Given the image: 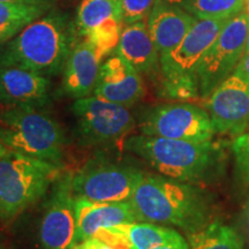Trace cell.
Wrapping results in <instances>:
<instances>
[{
	"mask_svg": "<svg viewBox=\"0 0 249 249\" xmlns=\"http://www.w3.org/2000/svg\"><path fill=\"white\" fill-rule=\"evenodd\" d=\"M130 204L138 222L178 227L196 233L213 223V204L208 193L197 185L144 172Z\"/></svg>",
	"mask_w": 249,
	"mask_h": 249,
	"instance_id": "6da1fadb",
	"label": "cell"
},
{
	"mask_svg": "<svg viewBox=\"0 0 249 249\" xmlns=\"http://www.w3.org/2000/svg\"><path fill=\"white\" fill-rule=\"evenodd\" d=\"M75 21L52 8L0 44V67H20L51 77L62 73L71 49L79 39Z\"/></svg>",
	"mask_w": 249,
	"mask_h": 249,
	"instance_id": "7a4b0ae2",
	"label": "cell"
},
{
	"mask_svg": "<svg viewBox=\"0 0 249 249\" xmlns=\"http://www.w3.org/2000/svg\"><path fill=\"white\" fill-rule=\"evenodd\" d=\"M124 147L161 176L193 185L218 178L225 161L224 148L213 141L193 142L135 134L124 140Z\"/></svg>",
	"mask_w": 249,
	"mask_h": 249,
	"instance_id": "3957f363",
	"label": "cell"
},
{
	"mask_svg": "<svg viewBox=\"0 0 249 249\" xmlns=\"http://www.w3.org/2000/svg\"><path fill=\"white\" fill-rule=\"evenodd\" d=\"M0 140L13 151L60 167L64 165L66 136L45 108L1 105Z\"/></svg>",
	"mask_w": 249,
	"mask_h": 249,
	"instance_id": "277c9868",
	"label": "cell"
},
{
	"mask_svg": "<svg viewBox=\"0 0 249 249\" xmlns=\"http://www.w3.org/2000/svg\"><path fill=\"white\" fill-rule=\"evenodd\" d=\"M230 18H197L183 39L160 57V95L187 101L200 96L197 71L200 62Z\"/></svg>",
	"mask_w": 249,
	"mask_h": 249,
	"instance_id": "5b68a950",
	"label": "cell"
},
{
	"mask_svg": "<svg viewBox=\"0 0 249 249\" xmlns=\"http://www.w3.org/2000/svg\"><path fill=\"white\" fill-rule=\"evenodd\" d=\"M62 167L12 150L0 158V217L11 220L38 202Z\"/></svg>",
	"mask_w": 249,
	"mask_h": 249,
	"instance_id": "8992f818",
	"label": "cell"
},
{
	"mask_svg": "<svg viewBox=\"0 0 249 249\" xmlns=\"http://www.w3.org/2000/svg\"><path fill=\"white\" fill-rule=\"evenodd\" d=\"M144 172L128 160L96 154L71 172V189L76 197L90 201H129Z\"/></svg>",
	"mask_w": 249,
	"mask_h": 249,
	"instance_id": "52a82bcc",
	"label": "cell"
},
{
	"mask_svg": "<svg viewBox=\"0 0 249 249\" xmlns=\"http://www.w3.org/2000/svg\"><path fill=\"white\" fill-rule=\"evenodd\" d=\"M74 134L85 147L103 148L116 144L135 127L129 107L96 96L79 98L71 107Z\"/></svg>",
	"mask_w": 249,
	"mask_h": 249,
	"instance_id": "ba28073f",
	"label": "cell"
},
{
	"mask_svg": "<svg viewBox=\"0 0 249 249\" xmlns=\"http://www.w3.org/2000/svg\"><path fill=\"white\" fill-rule=\"evenodd\" d=\"M140 134L193 142L213 141L214 127L208 111L189 103L158 105L143 113Z\"/></svg>",
	"mask_w": 249,
	"mask_h": 249,
	"instance_id": "9c48e42d",
	"label": "cell"
},
{
	"mask_svg": "<svg viewBox=\"0 0 249 249\" xmlns=\"http://www.w3.org/2000/svg\"><path fill=\"white\" fill-rule=\"evenodd\" d=\"M248 34L249 17L245 11L225 24L198 66V91L202 97L207 98L234 71L245 54Z\"/></svg>",
	"mask_w": 249,
	"mask_h": 249,
	"instance_id": "30bf717a",
	"label": "cell"
},
{
	"mask_svg": "<svg viewBox=\"0 0 249 249\" xmlns=\"http://www.w3.org/2000/svg\"><path fill=\"white\" fill-rule=\"evenodd\" d=\"M39 241L43 249H71L80 244L71 172L62 173L52 185L43 210Z\"/></svg>",
	"mask_w": 249,
	"mask_h": 249,
	"instance_id": "8fae6325",
	"label": "cell"
},
{
	"mask_svg": "<svg viewBox=\"0 0 249 249\" xmlns=\"http://www.w3.org/2000/svg\"><path fill=\"white\" fill-rule=\"evenodd\" d=\"M216 133L238 136L249 129V82L231 74L205 101Z\"/></svg>",
	"mask_w": 249,
	"mask_h": 249,
	"instance_id": "7c38bea8",
	"label": "cell"
},
{
	"mask_svg": "<svg viewBox=\"0 0 249 249\" xmlns=\"http://www.w3.org/2000/svg\"><path fill=\"white\" fill-rule=\"evenodd\" d=\"M93 96L130 107L144 96L142 75L124 59L114 54L102 64Z\"/></svg>",
	"mask_w": 249,
	"mask_h": 249,
	"instance_id": "4fadbf2b",
	"label": "cell"
},
{
	"mask_svg": "<svg viewBox=\"0 0 249 249\" xmlns=\"http://www.w3.org/2000/svg\"><path fill=\"white\" fill-rule=\"evenodd\" d=\"M49 77L20 67H0V104L46 108L51 105Z\"/></svg>",
	"mask_w": 249,
	"mask_h": 249,
	"instance_id": "5bb4252c",
	"label": "cell"
},
{
	"mask_svg": "<svg viewBox=\"0 0 249 249\" xmlns=\"http://www.w3.org/2000/svg\"><path fill=\"white\" fill-rule=\"evenodd\" d=\"M102 59L86 39H77L62 71V91L66 96L79 99L93 93L97 82Z\"/></svg>",
	"mask_w": 249,
	"mask_h": 249,
	"instance_id": "9a60e30c",
	"label": "cell"
},
{
	"mask_svg": "<svg viewBox=\"0 0 249 249\" xmlns=\"http://www.w3.org/2000/svg\"><path fill=\"white\" fill-rule=\"evenodd\" d=\"M196 21L197 18L194 15L166 0L156 2L147 18V24L160 57L181 42Z\"/></svg>",
	"mask_w": 249,
	"mask_h": 249,
	"instance_id": "2e32d148",
	"label": "cell"
},
{
	"mask_svg": "<svg viewBox=\"0 0 249 249\" xmlns=\"http://www.w3.org/2000/svg\"><path fill=\"white\" fill-rule=\"evenodd\" d=\"M79 241L91 238L99 229L138 222L129 201L95 202L75 196Z\"/></svg>",
	"mask_w": 249,
	"mask_h": 249,
	"instance_id": "e0dca14e",
	"label": "cell"
},
{
	"mask_svg": "<svg viewBox=\"0 0 249 249\" xmlns=\"http://www.w3.org/2000/svg\"><path fill=\"white\" fill-rule=\"evenodd\" d=\"M116 54L141 75L152 77L160 73V55L149 33L147 20L124 26Z\"/></svg>",
	"mask_w": 249,
	"mask_h": 249,
	"instance_id": "ac0fdd59",
	"label": "cell"
},
{
	"mask_svg": "<svg viewBox=\"0 0 249 249\" xmlns=\"http://www.w3.org/2000/svg\"><path fill=\"white\" fill-rule=\"evenodd\" d=\"M118 226L128 239L130 249H155L186 240L178 231L160 224L135 222Z\"/></svg>",
	"mask_w": 249,
	"mask_h": 249,
	"instance_id": "d6986e66",
	"label": "cell"
},
{
	"mask_svg": "<svg viewBox=\"0 0 249 249\" xmlns=\"http://www.w3.org/2000/svg\"><path fill=\"white\" fill-rule=\"evenodd\" d=\"M53 7L0 1V44L14 38L28 24L42 18Z\"/></svg>",
	"mask_w": 249,
	"mask_h": 249,
	"instance_id": "ffe728a7",
	"label": "cell"
},
{
	"mask_svg": "<svg viewBox=\"0 0 249 249\" xmlns=\"http://www.w3.org/2000/svg\"><path fill=\"white\" fill-rule=\"evenodd\" d=\"M189 249H244V239L233 227L218 222L187 234Z\"/></svg>",
	"mask_w": 249,
	"mask_h": 249,
	"instance_id": "44dd1931",
	"label": "cell"
},
{
	"mask_svg": "<svg viewBox=\"0 0 249 249\" xmlns=\"http://www.w3.org/2000/svg\"><path fill=\"white\" fill-rule=\"evenodd\" d=\"M112 17L123 18L121 0H81L74 20L77 34L82 37L91 28Z\"/></svg>",
	"mask_w": 249,
	"mask_h": 249,
	"instance_id": "7402d4cb",
	"label": "cell"
},
{
	"mask_svg": "<svg viewBox=\"0 0 249 249\" xmlns=\"http://www.w3.org/2000/svg\"><path fill=\"white\" fill-rule=\"evenodd\" d=\"M196 18H231L244 11L246 0H166Z\"/></svg>",
	"mask_w": 249,
	"mask_h": 249,
	"instance_id": "603a6c76",
	"label": "cell"
},
{
	"mask_svg": "<svg viewBox=\"0 0 249 249\" xmlns=\"http://www.w3.org/2000/svg\"><path fill=\"white\" fill-rule=\"evenodd\" d=\"M124 28L123 18L112 17L87 31L81 38L89 42L103 60L116 52Z\"/></svg>",
	"mask_w": 249,
	"mask_h": 249,
	"instance_id": "cb8c5ba5",
	"label": "cell"
},
{
	"mask_svg": "<svg viewBox=\"0 0 249 249\" xmlns=\"http://www.w3.org/2000/svg\"><path fill=\"white\" fill-rule=\"evenodd\" d=\"M235 169L246 185H249V130L235 136L232 142Z\"/></svg>",
	"mask_w": 249,
	"mask_h": 249,
	"instance_id": "d4e9b609",
	"label": "cell"
},
{
	"mask_svg": "<svg viewBox=\"0 0 249 249\" xmlns=\"http://www.w3.org/2000/svg\"><path fill=\"white\" fill-rule=\"evenodd\" d=\"M158 0H121L124 24H132L147 20L151 9Z\"/></svg>",
	"mask_w": 249,
	"mask_h": 249,
	"instance_id": "484cf974",
	"label": "cell"
},
{
	"mask_svg": "<svg viewBox=\"0 0 249 249\" xmlns=\"http://www.w3.org/2000/svg\"><path fill=\"white\" fill-rule=\"evenodd\" d=\"M232 74H235V75L240 76L249 82V53L244 54V57L241 58L240 62H239Z\"/></svg>",
	"mask_w": 249,
	"mask_h": 249,
	"instance_id": "4316f807",
	"label": "cell"
},
{
	"mask_svg": "<svg viewBox=\"0 0 249 249\" xmlns=\"http://www.w3.org/2000/svg\"><path fill=\"white\" fill-rule=\"evenodd\" d=\"M81 248L82 249H113L111 246H108L105 242H103L99 239L91 236V238L86 239L82 242H80Z\"/></svg>",
	"mask_w": 249,
	"mask_h": 249,
	"instance_id": "83f0119b",
	"label": "cell"
},
{
	"mask_svg": "<svg viewBox=\"0 0 249 249\" xmlns=\"http://www.w3.org/2000/svg\"><path fill=\"white\" fill-rule=\"evenodd\" d=\"M2 2H12V4H26V5H39L53 7L55 0H0Z\"/></svg>",
	"mask_w": 249,
	"mask_h": 249,
	"instance_id": "f1b7e54d",
	"label": "cell"
},
{
	"mask_svg": "<svg viewBox=\"0 0 249 249\" xmlns=\"http://www.w3.org/2000/svg\"><path fill=\"white\" fill-rule=\"evenodd\" d=\"M155 249H189V244H188V241L185 240L182 242H179V244L160 246V247H157Z\"/></svg>",
	"mask_w": 249,
	"mask_h": 249,
	"instance_id": "f546056e",
	"label": "cell"
},
{
	"mask_svg": "<svg viewBox=\"0 0 249 249\" xmlns=\"http://www.w3.org/2000/svg\"><path fill=\"white\" fill-rule=\"evenodd\" d=\"M11 151H12L11 149H9L7 145L5 144V143L2 142L1 140H0V158H2V157H5V156H7Z\"/></svg>",
	"mask_w": 249,
	"mask_h": 249,
	"instance_id": "4dcf8cb0",
	"label": "cell"
},
{
	"mask_svg": "<svg viewBox=\"0 0 249 249\" xmlns=\"http://www.w3.org/2000/svg\"><path fill=\"white\" fill-rule=\"evenodd\" d=\"M249 53V34H248V37H247V43H246V49H245V54Z\"/></svg>",
	"mask_w": 249,
	"mask_h": 249,
	"instance_id": "1f68e13d",
	"label": "cell"
},
{
	"mask_svg": "<svg viewBox=\"0 0 249 249\" xmlns=\"http://www.w3.org/2000/svg\"><path fill=\"white\" fill-rule=\"evenodd\" d=\"M244 9H245V13L249 17V1H246V5H245Z\"/></svg>",
	"mask_w": 249,
	"mask_h": 249,
	"instance_id": "d6a6232c",
	"label": "cell"
},
{
	"mask_svg": "<svg viewBox=\"0 0 249 249\" xmlns=\"http://www.w3.org/2000/svg\"><path fill=\"white\" fill-rule=\"evenodd\" d=\"M71 249H82V248H81V245L80 244H77L76 246H74V247H71Z\"/></svg>",
	"mask_w": 249,
	"mask_h": 249,
	"instance_id": "836d02e7",
	"label": "cell"
},
{
	"mask_svg": "<svg viewBox=\"0 0 249 249\" xmlns=\"http://www.w3.org/2000/svg\"><path fill=\"white\" fill-rule=\"evenodd\" d=\"M248 213H249V202H248Z\"/></svg>",
	"mask_w": 249,
	"mask_h": 249,
	"instance_id": "e575fe53",
	"label": "cell"
},
{
	"mask_svg": "<svg viewBox=\"0 0 249 249\" xmlns=\"http://www.w3.org/2000/svg\"><path fill=\"white\" fill-rule=\"evenodd\" d=\"M246 1H249V0H246Z\"/></svg>",
	"mask_w": 249,
	"mask_h": 249,
	"instance_id": "d590c367",
	"label": "cell"
},
{
	"mask_svg": "<svg viewBox=\"0 0 249 249\" xmlns=\"http://www.w3.org/2000/svg\"><path fill=\"white\" fill-rule=\"evenodd\" d=\"M0 249H1V248H0Z\"/></svg>",
	"mask_w": 249,
	"mask_h": 249,
	"instance_id": "8d00e7d4",
	"label": "cell"
}]
</instances>
